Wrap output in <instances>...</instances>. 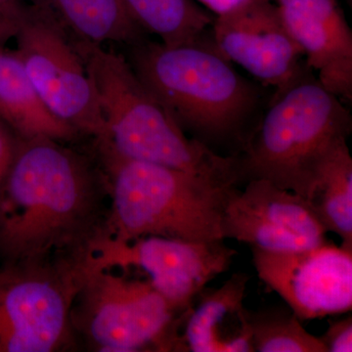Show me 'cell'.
Returning <instances> with one entry per match:
<instances>
[{
	"instance_id": "5b68a950",
	"label": "cell",
	"mask_w": 352,
	"mask_h": 352,
	"mask_svg": "<svg viewBox=\"0 0 352 352\" xmlns=\"http://www.w3.org/2000/svg\"><path fill=\"white\" fill-rule=\"evenodd\" d=\"M352 120L344 101L317 78L302 80L274 97L235 156L241 183L267 180L307 199L322 166L347 143Z\"/></svg>"
},
{
	"instance_id": "8992f818",
	"label": "cell",
	"mask_w": 352,
	"mask_h": 352,
	"mask_svg": "<svg viewBox=\"0 0 352 352\" xmlns=\"http://www.w3.org/2000/svg\"><path fill=\"white\" fill-rule=\"evenodd\" d=\"M180 314L149 279L85 264L71 308L78 346L94 351H176Z\"/></svg>"
},
{
	"instance_id": "30bf717a",
	"label": "cell",
	"mask_w": 352,
	"mask_h": 352,
	"mask_svg": "<svg viewBox=\"0 0 352 352\" xmlns=\"http://www.w3.org/2000/svg\"><path fill=\"white\" fill-rule=\"evenodd\" d=\"M251 249L259 279L300 320L351 311L352 250L328 242L296 251Z\"/></svg>"
},
{
	"instance_id": "5bb4252c",
	"label": "cell",
	"mask_w": 352,
	"mask_h": 352,
	"mask_svg": "<svg viewBox=\"0 0 352 352\" xmlns=\"http://www.w3.org/2000/svg\"><path fill=\"white\" fill-rule=\"evenodd\" d=\"M250 276L234 273L219 288L203 292L179 314L177 351L254 352L249 310Z\"/></svg>"
},
{
	"instance_id": "3957f363",
	"label": "cell",
	"mask_w": 352,
	"mask_h": 352,
	"mask_svg": "<svg viewBox=\"0 0 352 352\" xmlns=\"http://www.w3.org/2000/svg\"><path fill=\"white\" fill-rule=\"evenodd\" d=\"M78 50L105 122L106 138L101 140L113 151L127 159L198 173L239 187L236 157L222 156L187 138L124 57L85 41Z\"/></svg>"
},
{
	"instance_id": "277c9868",
	"label": "cell",
	"mask_w": 352,
	"mask_h": 352,
	"mask_svg": "<svg viewBox=\"0 0 352 352\" xmlns=\"http://www.w3.org/2000/svg\"><path fill=\"white\" fill-rule=\"evenodd\" d=\"M131 67L192 138L212 150L233 141L242 148L258 92L214 47L200 41L142 44L134 50Z\"/></svg>"
},
{
	"instance_id": "ffe728a7",
	"label": "cell",
	"mask_w": 352,
	"mask_h": 352,
	"mask_svg": "<svg viewBox=\"0 0 352 352\" xmlns=\"http://www.w3.org/2000/svg\"><path fill=\"white\" fill-rule=\"evenodd\" d=\"M321 342L327 352L352 351V317L330 321V325L322 337Z\"/></svg>"
},
{
	"instance_id": "44dd1931",
	"label": "cell",
	"mask_w": 352,
	"mask_h": 352,
	"mask_svg": "<svg viewBox=\"0 0 352 352\" xmlns=\"http://www.w3.org/2000/svg\"><path fill=\"white\" fill-rule=\"evenodd\" d=\"M24 11L17 0H0V50L15 38Z\"/></svg>"
},
{
	"instance_id": "d6986e66",
	"label": "cell",
	"mask_w": 352,
	"mask_h": 352,
	"mask_svg": "<svg viewBox=\"0 0 352 352\" xmlns=\"http://www.w3.org/2000/svg\"><path fill=\"white\" fill-rule=\"evenodd\" d=\"M249 322L256 352H327L289 307L249 310Z\"/></svg>"
},
{
	"instance_id": "7402d4cb",
	"label": "cell",
	"mask_w": 352,
	"mask_h": 352,
	"mask_svg": "<svg viewBox=\"0 0 352 352\" xmlns=\"http://www.w3.org/2000/svg\"><path fill=\"white\" fill-rule=\"evenodd\" d=\"M19 142L20 138L0 120V184L12 166Z\"/></svg>"
},
{
	"instance_id": "6da1fadb",
	"label": "cell",
	"mask_w": 352,
	"mask_h": 352,
	"mask_svg": "<svg viewBox=\"0 0 352 352\" xmlns=\"http://www.w3.org/2000/svg\"><path fill=\"white\" fill-rule=\"evenodd\" d=\"M64 143L20 138L0 184V267L85 265L109 237L105 173Z\"/></svg>"
},
{
	"instance_id": "7a4b0ae2",
	"label": "cell",
	"mask_w": 352,
	"mask_h": 352,
	"mask_svg": "<svg viewBox=\"0 0 352 352\" xmlns=\"http://www.w3.org/2000/svg\"><path fill=\"white\" fill-rule=\"evenodd\" d=\"M110 191L109 236L129 243L146 236L224 240L221 219L238 186L214 178L120 156L95 141Z\"/></svg>"
},
{
	"instance_id": "9a60e30c",
	"label": "cell",
	"mask_w": 352,
	"mask_h": 352,
	"mask_svg": "<svg viewBox=\"0 0 352 352\" xmlns=\"http://www.w3.org/2000/svg\"><path fill=\"white\" fill-rule=\"evenodd\" d=\"M0 120L21 139L69 142L80 135L46 107L15 51L4 48L0 50Z\"/></svg>"
},
{
	"instance_id": "ac0fdd59",
	"label": "cell",
	"mask_w": 352,
	"mask_h": 352,
	"mask_svg": "<svg viewBox=\"0 0 352 352\" xmlns=\"http://www.w3.org/2000/svg\"><path fill=\"white\" fill-rule=\"evenodd\" d=\"M139 25L161 43L179 45L199 43L212 24V16L194 0H126Z\"/></svg>"
},
{
	"instance_id": "9c48e42d",
	"label": "cell",
	"mask_w": 352,
	"mask_h": 352,
	"mask_svg": "<svg viewBox=\"0 0 352 352\" xmlns=\"http://www.w3.org/2000/svg\"><path fill=\"white\" fill-rule=\"evenodd\" d=\"M237 252L224 240L188 241L146 236L129 243L105 238L90 261L104 268L138 267L177 314L226 272Z\"/></svg>"
},
{
	"instance_id": "8fae6325",
	"label": "cell",
	"mask_w": 352,
	"mask_h": 352,
	"mask_svg": "<svg viewBox=\"0 0 352 352\" xmlns=\"http://www.w3.org/2000/svg\"><path fill=\"white\" fill-rule=\"evenodd\" d=\"M215 50L279 95L305 76V58L272 0H250L212 22Z\"/></svg>"
},
{
	"instance_id": "2e32d148",
	"label": "cell",
	"mask_w": 352,
	"mask_h": 352,
	"mask_svg": "<svg viewBox=\"0 0 352 352\" xmlns=\"http://www.w3.org/2000/svg\"><path fill=\"white\" fill-rule=\"evenodd\" d=\"M307 201L326 231L352 250V157L347 143L322 166Z\"/></svg>"
},
{
	"instance_id": "52a82bcc",
	"label": "cell",
	"mask_w": 352,
	"mask_h": 352,
	"mask_svg": "<svg viewBox=\"0 0 352 352\" xmlns=\"http://www.w3.org/2000/svg\"><path fill=\"white\" fill-rule=\"evenodd\" d=\"M85 266L0 267V352L78 349L71 308Z\"/></svg>"
},
{
	"instance_id": "ba28073f",
	"label": "cell",
	"mask_w": 352,
	"mask_h": 352,
	"mask_svg": "<svg viewBox=\"0 0 352 352\" xmlns=\"http://www.w3.org/2000/svg\"><path fill=\"white\" fill-rule=\"evenodd\" d=\"M14 38L15 53L51 113L80 134L105 139V122L85 62L48 10L25 8Z\"/></svg>"
},
{
	"instance_id": "e0dca14e",
	"label": "cell",
	"mask_w": 352,
	"mask_h": 352,
	"mask_svg": "<svg viewBox=\"0 0 352 352\" xmlns=\"http://www.w3.org/2000/svg\"><path fill=\"white\" fill-rule=\"evenodd\" d=\"M67 24L88 43H135L142 28L126 0H53Z\"/></svg>"
},
{
	"instance_id": "603a6c76",
	"label": "cell",
	"mask_w": 352,
	"mask_h": 352,
	"mask_svg": "<svg viewBox=\"0 0 352 352\" xmlns=\"http://www.w3.org/2000/svg\"><path fill=\"white\" fill-rule=\"evenodd\" d=\"M196 1L201 3L210 12L217 15V17H219V16L232 12L250 0H196Z\"/></svg>"
},
{
	"instance_id": "7c38bea8",
	"label": "cell",
	"mask_w": 352,
	"mask_h": 352,
	"mask_svg": "<svg viewBox=\"0 0 352 352\" xmlns=\"http://www.w3.org/2000/svg\"><path fill=\"white\" fill-rule=\"evenodd\" d=\"M229 199L222 238L267 251H296L327 243V231L307 199L267 180L252 179Z\"/></svg>"
},
{
	"instance_id": "4fadbf2b",
	"label": "cell",
	"mask_w": 352,
	"mask_h": 352,
	"mask_svg": "<svg viewBox=\"0 0 352 352\" xmlns=\"http://www.w3.org/2000/svg\"><path fill=\"white\" fill-rule=\"evenodd\" d=\"M317 80L352 99V32L338 0H272Z\"/></svg>"
}]
</instances>
